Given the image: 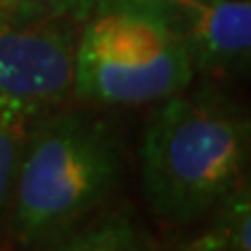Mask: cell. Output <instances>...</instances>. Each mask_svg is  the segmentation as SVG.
Returning <instances> with one entry per match:
<instances>
[{"instance_id":"obj_6","label":"cell","mask_w":251,"mask_h":251,"mask_svg":"<svg viewBox=\"0 0 251 251\" xmlns=\"http://www.w3.org/2000/svg\"><path fill=\"white\" fill-rule=\"evenodd\" d=\"M203 222L182 251H251V176Z\"/></svg>"},{"instance_id":"obj_2","label":"cell","mask_w":251,"mask_h":251,"mask_svg":"<svg viewBox=\"0 0 251 251\" xmlns=\"http://www.w3.org/2000/svg\"><path fill=\"white\" fill-rule=\"evenodd\" d=\"M122 180V147L103 117L50 111L31 122L9 226L23 249L49 251L80 228Z\"/></svg>"},{"instance_id":"obj_1","label":"cell","mask_w":251,"mask_h":251,"mask_svg":"<svg viewBox=\"0 0 251 251\" xmlns=\"http://www.w3.org/2000/svg\"><path fill=\"white\" fill-rule=\"evenodd\" d=\"M251 176V113L216 90L178 92L151 115L140 186L168 224L203 222Z\"/></svg>"},{"instance_id":"obj_8","label":"cell","mask_w":251,"mask_h":251,"mask_svg":"<svg viewBox=\"0 0 251 251\" xmlns=\"http://www.w3.org/2000/svg\"><path fill=\"white\" fill-rule=\"evenodd\" d=\"M31 122L23 113L0 105V224L11 209L15 178Z\"/></svg>"},{"instance_id":"obj_9","label":"cell","mask_w":251,"mask_h":251,"mask_svg":"<svg viewBox=\"0 0 251 251\" xmlns=\"http://www.w3.org/2000/svg\"><path fill=\"white\" fill-rule=\"evenodd\" d=\"M92 0H13V13L42 19H67L82 23Z\"/></svg>"},{"instance_id":"obj_7","label":"cell","mask_w":251,"mask_h":251,"mask_svg":"<svg viewBox=\"0 0 251 251\" xmlns=\"http://www.w3.org/2000/svg\"><path fill=\"white\" fill-rule=\"evenodd\" d=\"M49 251H159L157 243L128 211L92 216Z\"/></svg>"},{"instance_id":"obj_4","label":"cell","mask_w":251,"mask_h":251,"mask_svg":"<svg viewBox=\"0 0 251 251\" xmlns=\"http://www.w3.org/2000/svg\"><path fill=\"white\" fill-rule=\"evenodd\" d=\"M80 23L0 13V105L29 120L74 94Z\"/></svg>"},{"instance_id":"obj_5","label":"cell","mask_w":251,"mask_h":251,"mask_svg":"<svg viewBox=\"0 0 251 251\" xmlns=\"http://www.w3.org/2000/svg\"><path fill=\"white\" fill-rule=\"evenodd\" d=\"M195 72L251 69V0H176Z\"/></svg>"},{"instance_id":"obj_3","label":"cell","mask_w":251,"mask_h":251,"mask_svg":"<svg viewBox=\"0 0 251 251\" xmlns=\"http://www.w3.org/2000/svg\"><path fill=\"white\" fill-rule=\"evenodd\" d=\"M193 75L176 0H92L75 42V97L147 105L186 90Z\"/></svg>"},{"instance_id":"obj_11","label":"cell","mask_w":251,"mask_h":251,"mask_svg":"<svg viewBox=\"0 0 251 251\" xmlns=\"http://www.w3.org/2000/svg\"><path fill=\"white\" fill-rule=\"evenodd\" d=\"M4 11V6H2V2H0V13H2ZM4 13H9V11H4Z\"/></svg>"},{"instance_id":"obj_10","label":"cell","mask_w":251,"mask_h":251,"mask_svg":"<svg viewBox=\"0 0 251 251\" xmlns=\"http://www.w3.org/2000/svg\"><path fill=\"white\" fill-rule=\"evenodd\" d=\"M2 2V6H4V11H9V13H13V0H0Z\"/></svg>"}]
</instances>
